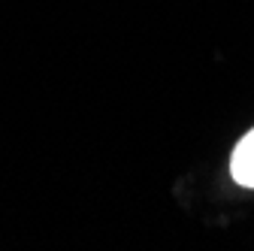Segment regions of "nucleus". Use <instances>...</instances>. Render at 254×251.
I'll return each mask as SVG.
<instances>
[{
	"instance_id": "obj_1",
	"label": "nucleus",
	"mask_w": 254,
	"mask_h": 251,
	"mask_svg": "<svg viewBox=\"0 0 254 251\" xmlns=\"http://www.w3.org/2000/svg\"><path fill=\"white\" fill-rule=\"evenodd\" d=\"M230 173L242 188H254V130L239 139L230 158Z\"/></svg>"
}]
</instances>
